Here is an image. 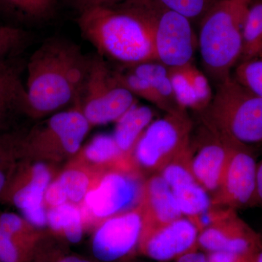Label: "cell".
Wrapping results in <instances>:
<instances>
[{
	"label": "cell",
	"instance_id": "6",
	"mask_svg": "<svg viewBox=\"0 0 262 262\" xmlns=\"http://www.w3.org/2000/svg\"><path fill=\"white\" fill-rule=\"evenodd\" d=\"M89 57L87 75L75 104L91 126L117 122L137 104L136 97L117 82L103 57L98 53Z\"/></svg>",
	"mask_w": 262,
	"mask_h": 262
},
{
	"label": "cell",
	"instance_id": "10",
	"mask_svg": "<svg viewBox=\"0 0 262 262\" xmlns=\"http://www.w3.org/2000/svg\"><path fill=\"white\" fill-rule=\"evenodd\" d=\"M143 191L144 187L134 176L111 172L101 179L97 187L88 192L84 198V207L97 218L118 215L141 203Z\"/></svg>",
	"mask_w": 262,
	"mask_h": 262
},
{
	"label": "cell",
	"instance_id": "37",
	"mask_svg": "<svg viewBox=\"0 0 262 262\" xmlns=\"http://www.w3.org/2000/svg\"><path fill=\"white\" fill-rule=\"evenodd\" d=\"M175 262H209L207 254L199 252L198 249L182 255L175 259Z\"/></svg>",
	"mask_w": 262,
	"mask_h": 262
},
{
	"label": "cell",
	"instance_id": "36",
	"mask_svg": "<svg viewBox=\"0 0 262 262\" xmlns=\"http://www.w3.org/2000/svg\"><path fill=\"white\" fill-rule=\"evenodd\" d=\"M253 252L251 254H235L226 252H211L207 253L209 262H254Z\"/></svg>",
	"mask_w": 262,
	"mask_h": 262
},
{
	"label": "cell",
	"instance_id": "39",
	"mask_svg": "<svg viewBox=\"0 0 262 262\" xmlns=\"http://www.w3.org/2000/svg\"><path fill=\"white\" fill-rule=\"evenodd\" d=\"M253 261L254 262H262V239H260L257 247L253 253Z\"/></svg>",
	"mask_w": 262,
	"mask_h": 262
},
{
	"label": "cell",
	"instance_id": "5",
	"mask_svg": "<svg viewBox=\"0 0 262 262\" xmlns=\"http://www.w3.org/2000/svg\"><path fill=\"white\" fill-rule=\"evenodd\" d=\"M117 5L130 10L147 26L157 61L168 67L192 63L198 38L189 19L158 0H125Z\"/></svg>",
	"mask_w": 262,
	"mask_h": 262
},
{
	"label": "cell",
	"instance_id": "41",
	"mask_svg": "<svg viewBox=\"0 0 262 262\" xmlns=\"http://www.w3.org/2000/svg\"><path fill=\"white\" fill-rule=\"evenodd\" d=\"M245 2H247V3H249V0H244Z\"/></svg>",
	"mask_w": 262,
	"mask_h": 262
},
{
	"label": "cell",
	"instance_id": "17",
	"mask_svg": "<svg viewBox=\"0 0 262 262\" xmlns=\"http://www.w3.org/2000/svg\"><path fill=\"white\" fill-rule=\"evenodd\" d=\"M51 180V173L42 163L33 167L28 183H11L3 196L11 194L15 206L24 213L42 208V200Z\"/></svg>",
	"mask_w": 262,
	"mask_h": 262
},
{
	"label": "cell",
	"instance_id": "19",
	"mask_svg": "<svg viewBox=\"0 0 262 262\" xmlns=\"http://www.w3.org/2000/svg\"><path fill=\"white\" fill-rule=\"evenodd\" d=\"M57 5L58 0H0V12L20 24H39L54 17Z\"/></svg>",
	"mask_w": 262,
	"mask_h": 262
},
{
	"label": "cell",
	"instance_id": "35",
	"mask_svg": "<svg viewBox=\"0 0 262 262\" xmlns=\"http://www.w3.org/2000/svg\"><path fill=\"white\" fill-rule=\"evenodd\" d=\"M124 1L125 0H71V4L80 14L92 8H112Z\"/></svg>",
	"mask_w": 262,
	"mask_h": 262
},
{
	"label": "cell",
	"instance_id": "27",
	"mask_svg": "<svg viewBox=\"0 0 262 262\" xmlns=\"http://www.w3.org/2000/svg\"><path fill=\"white\" fill-rule=\"evenodd\" d=\"M83 156L95 163H105L128 158L119 149L113 136L100 134L95 136L84 147Z\"/></svg>",
	"mask_w": 262,
	"mask_h": 262
},
{
	"label": "cell",
	"instance_id": "3",
	"mask_svg": "<svg viewBox=\"0 0 262 262\" xmlns=\"http://www.w3.org/2000/svg\"><path fill=\"white\" fill-rule=\"evenodd\" d=\"M248 9L244 0H220L200 22L198 46L202 61L216 84L230 77L241 59Z\"/></svg>",
	"mask_w": 262,
	"mask_h": 262
},
{
	"label": "cell",
	"instance_id": "28",
	"mask_svg": "<svg viewBox=\"0 0 262 262\" xmlns=\"http://www.w3.org/2000/svg\"><path fill=\"white\" fill-rule=\"evenodd\" d=\"M169 75L177 103L179 107L187 110L192 108L201 111L195 90L189 80L185 65L179 67H168Z\"/></svg>",
	"mask_w": 262,
	"mask_h": 262
},
{
	"label": "cell",
	"instance_id": "2",
	"mask_svg": "<svg viewBox=\"0 0 262 262\" xmlns=\"http://www.w3.org/2000/svg\"><path fill=\"white\" fill-rule=\"evenodd\" d=\"M77 24L82 36L103 58L122 66L156 61L147 26L120 5L85 10L79 15Z\"/></svg>",
	"mask_w": 262,
	"mask_h": 262
},
{
	"label": "cell",
	"instance_id": "16",
	"mask_svg": "<svg viewBox=\"0 0 262 262\" xmlns=\"http://www.w3.org/2000/svg\"><path fill=\"white\" fill-rule=\"evenodd\" d=\"M23 63L20 59L0 67V133L15 115L28 116L27 90L21 80Z\"/></svg>",
	"mask_w": 262,
	"mask_h": 262
},
{
	"label": "cell",
	"instance_id": "15",
	"mask_svg": "<svg viewBox=\"0 0 262 262\" xmlns=\"http://www.w3.org/2000/svg\"><path fill=\"white\" fill-rule=\"evenodd\" d=\"M141 204L144 218L142 234L183 216L171 189L160 174L153 176L146 182Z\"/></svg>",
	"mask_w": 262,
	"mask_h": 262
},
{
	"label": "cell",
	"instance_id": "1",
	"mask_svg": "<svg viewBox=\"0 0 262 262\" xmlns=\"http://www.w3.org/2000/svg\"><path fill=\"white\" fill-rule=\"evenodd\" d=\"M89 58L72 41L59 37L46 39L27 62L28 116L38 118L75 104L87 75Z\"/></svg>",
	"mask_w": 262,
	"mask_h": 262
},
{
	"label": "cell",
	"instance_id": "4",
	"mask_svg": "<svg viewBox=\"0 0 262 262\" xmlns=\"http://www.w3.org/2000/svg\"><path fill=\"white\" fill-rule=\"evenodd\" d=\"M201 113L204 126L225 140L246 146L262 142V98L231 76L216 84Z\"/></svg>",
	"mask_w": 262,
	"mask_h": 262
},
{
	"label": "cell",
	"instance_id": "23",
	"mask_svg": "<svg viewBox=\"0 0 262 262\" xmlns=\"http://www.w3.org/2000/svg\"><path fill=\"white\" fill-rule=\"evenodd\" d=\"M47 220L52 229L63 230L66 237L72 244H77L82 239V213L74 205L64 203L53 207L48 212Z\"/></svg>",
	"mask_w": 262,
	"mask_h": 262
},
{
	"label": "cell",
	"instance_id": "22",
	"mask_svg": "<svg viewBox=\"0 0 262 262\" xmlns=\"http://www.w3.org/2000/svg\"><path fill=\"white\" fill-rule=\"evenodd\" d=\"M172 192L182 215L192 220L206 213L213 207L210 193L196 181L171 188Z\"/></svg>",
	"mask_w": 262,
	"mask_h": 262
},
{
	"label": "cell",
	"instance_id": "33",
	"mask_svg": "<svg viewBox=\"0 0 262 262\" xmlns=\"http://www.w3.org/2000/svg\"><path fill=\"white\" fill-rule=\"evenodd\" d=\"M0 228L15 238L34 245V237L29 232L28 227L19 215L13 213L0 214Z\"/></svg>",
	"mask_w": 262,
	"mask_h": 262
},
{
	"label": "cell",
	"instance_id": "9",
	"mask_svg": "<svg viewBox=\"0 0 262 262\" xmlns=\"http://www.w3.org/2000/svg\"><path fill=\"white\" fill-rule=\"evenodd\" d=\"M257 164L249 146L234 143L213 205L233 210L256 206Z\"/></svg>",
	"mask_w": 262,
	"mask_h": 262
},
{
	"label": "cell",
	"instance_id": "29",
	"mask_svg": "<svg viewBox=\"0 0 262 262\" xmlns=\"http://www.w3.org/2000/svg\"><path fill=\"white\" fill-rule=\"evenodd\" d=\"M234 75L237 82L262 98V57L239 61Z\"/></svg>",
	"mask_w": 262,
	"mask_h": 262
},
{
	"label": "cell",
	"instance_id": "40",
	"mask_svg": "<svg viewBox=\"0 0 262 262\" xmlns=\"http://www.w3.org/2000/svg\"><path fill=\"white\" fill-rule=\"evenodd\" d=\"M56 262H91L84 258L77 257V256H68L60 258Z\"/></svg>",
	"mask_w": 262,
	"mask_h": 262
},
{
	"label": "cell",
	"instance_id": "13",
	"mask_svg": "<svg viewBox=\"0 0 262 262\" xmlns=\"http://www.w3.org/2000/svg\"><path fill=\"white\" fill-rule=\"evenodd\" d=\"M199 229L190 219L181 217L141 234L139 251L157 261L175 260L198 249Z\"/></svg>",
	"mask_w": 262,
	"mask_h": 262
},
{
	"label": "cell",
	"instance_id": "26",
	"mask_svg": "<svg viewBox=\"0 0 262 262\" xmlns=\"http://www.w3.org/2000/svg\"><path fill=\"white\" fill-rule=\"evenodd\" d=\"M113 75L117 82L128 90L134 96L144 98L146 101L154 103L161 110L165 111V106L159 96L156 94L152 86L145 79L136 75L125 66L121 68L113 70Z\"/></svg>",
	"mask_w": 262,
	"mask_h": 262
},
{
	"label": "cell",
	"instance_id": "14",
	"mask_svg": "<svg viewBox=\"0 0 262 262\" xmlns=\"http://www.w3.org/2000/svg\"><path fill=\"white\" fill-rule=\"evenodd\" d=\"M206 129L208 134L206 140L195 148L190 144L188 160L196 182L208 192L215 194L220 188L234 143Z\"/></svg>",
	"mask_w": 262,
	"mask_h": 262
},
{
	"label": "cell",
	"instance_id": "24",
	"mask_svg": "<svg viewBox=\"0 0 262 262\" xmlns=\"http://www.w3.org/2000/svg\"><path fill=\"white\" fill-rule=\"evenodd\" d=\"M32 41V34L25 29L0 26V67L20 59Z\"/></svg>",
	"mask_w": 262,
	"mask_h": 262
},
{
	"label": "cell",
	"instance_id": "34",
	"mask_svg": "<svg viewBox=\"0 0 262 262\" xmlns=\"http://www.w3.org/2000/svg\"><path fill=\"white\" fill-rule=\"evenodd\" d=\"M45 198L48 204L53 207L64 204L67 200L68 199L64 189L58 180L48 185L45 193Z\"/></svg>",
	"mask_w": 262,
	"mask_h": 262
},
{
	"label": "cell",
	"instance_id": "11",
	"mask_svg": "<svg viewBox=\"0 0 262 262\" xmlns=\"http://www.w3.org/2000/svg\"><path fill=\"white\" fill-rule=\"evenodd\" d=\"M144 218L140 207L111 217L100 226L92 243L95 257L113 262L132 252L140 242Z\"/></svg>",
	"mask_w": 262,
	"mask_h": 262
},
{
	"label": "cell",
	"instance_id": "31",
	"mask_svg": "<svg viewBox=\"0 0 262 262\" xmlns=\"http://www.w3.org/2000/svg\"><path fill=\"white\" fill-rule=\"evenodd\" d=\"M33 246L0 228V262H27Z\"/></svg>",
	"mask_w": 262,
	"mask_h": 262
},
{
	"label": "cell",
	"instance_id": "20",
	"mask_svg": "<svg viewBox=\"0 0 262 262\" xmlns=\"http://www.w3.org/2000/svg\"><path fill=\"white\" fill-rule=\"evenodd\" d=\"M125 67H128L136 75L141 76L149 82L163 101L166 113L182 108L179 107L177 103L169 75L168 67L157 61L144 62Z\"/></svg>",
	"mask_w": 262,
	"mask_h": 262
},
{
	"label": "cell",
	"instance_id": "30",
	"mask_svg": "<svg viewBox=\"0 0 262 262\" xmlns=\"http://www.w3.org/2000/svg\"><path fill=\"white\" fill-rule=\"evenodd\" d=\"M169 9L177 12L192 23L201 22L212 7L220 0H158Z\"/></svg>",
	"mask_w": 262,
	"mask_h": 262
},
{
	"label": "cell",
	"instance_id": "8",
	"mask_svg": "<svg viewBox=\"0 0 262 262\" xmlns=\"http://www.w3.org/2000/svg\"><path fill=\"white\" fill-rule=\"evenodd\" d=\"M91 126L78 106L58 112L48 119L46 125L24 133L22 156L24 158L39 154H75Z\"/></svg>",
	"mask_w": 262,
	"mask_h": 262
},
{
	"label": "cell",
	"instance_id": "18",
	"mask_svg": "<svg viewBox=\"0 0 262 262\" xmlns=\"http://www.w3.org/2000/svg\"><path fill=\"white\" fill-rule=\"evenodd\" d=\"M154 113L149 106L136 104L117 121L113 137L124 155L130 156L143 133L152 122Z\"/></svg>",
	"mask_w": 262,
	"mask_h": 262
},
{
	"label": "cell",
	"instance_id": "7",
	"mask_svg": "<svg viewBox=\"0 0 262 262\" xmlns=\"http://www.w3.org/2000/svg\"><path fill=\"white\" fill-rule=\"evenodd\" d=\"M192 124L184 108L166 113L151 122L134 147V156L144 168L160 170L187 150L191 144Z\"/></svg>",
	"mask_w": 262,
	"mask_h": 262
},
{
	"label": "cell",
	"instance_id": "38",
	"mask_svg": "<svg viewBox=\"0 0 262 262\" xmlns=\"http://www.w3.org/2000/svg\"><path fill=\"white\" fill-rule=\"evenodd\" d=\"M256 206L262 207V160L257 164L256 170Z\"/></svg>",
	"mask_w": 262,
	"mask_h": 262
},
{
	"label": "cell",
	"instance_id": "25",
	"mask_svg": "<svg viewBox=\"0 0 262 262\" xmlns=\"http://www.w3.org/2000/svg\"><path fill=\"white\" fill-rule=\"evenodd\" d=\"M243 34L244 44L239 61L262 57V1L248 6Z\"/></svg>",
	"mask_w": 262,
	"mask_h": 262
},
{
	"label": "cell",
	"instance_id": "32",
	"mask_svg": "<svg viewBox=\"0 0 262 262\" xmlns=\"http://www.w3.org/2000/svg\"><path fill=\"white\" fill-rule=\"evenodd\" d=\"M58 180L64 189L68 199L73 203L82 201L89 192V177L81 170L76 169L66 170Z\"/></svg>",
	"mask_w": 262,
	"mask_h": 262
},
{
	"label": "cell",
	"instance_id": "21",
	"mask_svg": "<svg viewBox=\"0 0 262 262\" xmlns=\"http://www.w3.org/2000/svg\"><path fill=\"white\" fill-rule=\"evenodd\" d=\"M24 132L5 130L0 133V198L4 195L23 158L21 142Z\"/></svg>",
	"mask_w": 262,
	"mask_h": 262
},
{
	"label": "cell",
	"instance_id": "12",
	"mask_svg": "<svg viewBox=\"0 0 262 262\" xmlns=\"http://www.w3.org/2000/svg\"><path fill=\"white\" fill-rule=\"evenodd\" d=\"M260 239L257 234L234 214L233 209L226 208L215 211L212 225L199 232L198 246L208 253L251 254Z\"/></svg>",
	"mask_w": 262,
	"mask_h": 262
}]
</instances>
